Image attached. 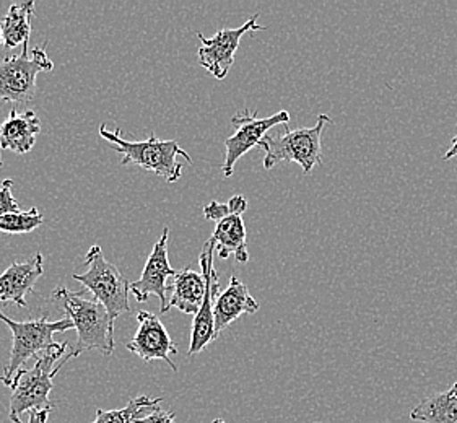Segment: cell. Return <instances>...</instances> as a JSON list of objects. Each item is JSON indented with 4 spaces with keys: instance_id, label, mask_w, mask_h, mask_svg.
Segmentation results:
<instances>
[{
    "instance_id": "obj_3",
    "label": "cell",
    "mask_w": 457,
    "mask_h": 423,
    "mask_svg": "<svg viewBox=\"0 0 457 423\" xmlns=\"http://www.w3.org/2000/svg\"><path fill=\"white\" fill-rule=\"evenodd\" d=\"M85 288L82 292H71L65 286H57L53 294L54 302H59L64 308L77 331V347L72 357L75 359L83 352L95 349L111 355L114 352V326L111 324L110 314L95 298L85 300Z\"/></svg>"
},
{
    "instance_id": "obj_31",
    "label": "cell",
    "mask_w": 457,
    "mask_h": 423,
    "mask_svg": "<svg viewBox=\"0 0 457 423\" xmlns=\"http://www.w3.org/2000/svg\"><path fill=\"white\" fill-rule=\"evenodd\" d=\"M318 423H320V422H318Z\"/></svg>"
},
{
    "instance_id": "obj_19",
    "label": "cell",
    "mask_w": 457,
    "mask_h": 423,
    "mask_svg": "<svg viewBox=\"0 0 457 423\" xmlns=\"http://www.w3.org/2000/svg\"><path fill=\"white\" fill-rule=\"evenodd\" d=\"M35 2H20L10 5L7 15L2 20L0 28L4 35V45L13 49L19 45H27L31 37V20L35 17Z\"/></svg>"
},
{
    "instance_id": "obj_6",
    "label": "cell",
    "mask_w": 457,
    "mask_h": 423,
    "mask_svg": "<svg viewBox=\"0 0 457 423\" xmlns=\"http://www.w3.org/2000/svg\"><path fill=\"white\" fill-rule=\"evenodd\" d=\"M83 264L88 266V270L85 274H73V278L80 282L87 292H92L93 298L106 308L111 324L114 326L120 314L130 311L128 278L120 274L118 267L104 259L98 245L88 249Z\"/></svg>"
},
{
    "instance_id": "obj_13",
    "label": "cell",
    "mask_w": 457,
    "mask_h": 423,
    "mask_svg": "<svg viewBox=\"0 0 457 423\" xmlns=\"http://www.w3.org/2000/svg\"><path fill=\"white\" fill-rule=\"evenodd\" d=\"M43 254L37 253L27 262H13L0 274V302L27 306V296L45 272Z\"/></svg>"
},
{
    "instance_id": "obj_11",
    "label": "cell",
    "mask_w": 457,
    "mask_h": 423,
    "mask_svg": "<svg viewBox=\"0 0 457 423\" xmlns=\"http://www.w3.org/2000/svg\"><path fill=\"white\" fill-rule=\"evenodd\" d=\"M138 329L136 336L126 344L128 350L136 353L145 363L154 360H163L170 369L178 371V367L170 355L178 353L170 334L166 331L165 324L150 311H137Z\"/></svg>"
},
{
    "instance_id": "obj_22",
    "label": "cell",
    "mask_w": 457,
    "mask_h": 423,
    "mask_svg": "<svg viewBox=\"0 0 457 423\" xmlns=\"http://www.w3.org/2000/svg\"><path fill=\"white\" fill-rule=\"evenodd\" d=\"M12 186H13L12 179H5L0 186V217L21 212L17 199L13 197V193H12Z\"/></svg>"
},
{
    "instance_id": "obj_14",
    "label": "cell",
    "mask_w": 457,
    "mask_h": 423,
    "mask_svg": "<svg viewBox=\"0 0 457 423\" xmlns=\"http://www.w3.org/2000/svg\"><path fill=\"white\" fill-rule=\"evenodd\" d=\"M259 308L261 306L257 303L256 298L249 294V288L238 277L231 276L228 286L217 296V302L213 306L217 337L231 322L237 321L243 314L257 313Z\"/></svg>"
},
{
    "instance_id": "obj_4",
    "label": "cell",
    "mask_w": 457,
    "mask_h": 423,
    "mask_svg": "<svg viewBox=\"0 0 457 423\" xmlns=\"http://www.w3.org/2000/svg\"><path fill=\"white\" fill-rule=\"evenodd\" d=\"M329 124H332L330 116L320 114L312 128L295 130L287 128L284 134H267L259 145L265 152V170H272L280 162H295L302 166L304 175H310L316 166L322 165L320 138Z\"/></svg>"
},
{
    "instance_id": "obj_24",
    "label": "cell",
    "mask_w": 457,
    "mask_h": 423,
    "mask_svg": "<svg viewBox=\"0 0 457 423\" xmlns=\"http://www.w3.org/2000/svg\"><path fill=\"white\" fill-rule=\"evenodd\" d=\"M134 423H176L173 412H166L163 409H155L152 414L140 417Z\"/></svg>"
},
{
    "instance_id": "obj_18",
    "label": "cell",
    "mask_w": 457,
    "mask_h": 423,
    "mask_svg": "<svg viewBox=\"0 0 457 423\" xmlns=\"http://www.w3.org/2000/svg\"><path fill=\"white\" fill-rule=\"evenodd\" d=\"M411 419L420 423H457V383L445 393L425 397L411 411Z\"/></svg>"
},
{
    "instance_id": "obj_28",
    "label": "cell",
    "mask_w": 457,
    "mask_h": 423,
    "mask_svg": "<svg viewBox=\"0 0 457 423\" xmlns=\"http://www.w3.org/2000/svg\"><path fill=\"white\" fill-rule=\"evenodd\" d=\"M212 423H227L225 422V420H221V419H215V420H213V422Z\"/></svg>"
},
{
    "instance_id": "obj_17",
    "label": "cell",
    "mask_w": 457,
    "mask_h": 423,
    "mask_svg": "<svg viewBox=\"0 0 457 423\" xmlns=\"http://www.w3.org/2000/svg\"><path fill=\"white\" fill-rule=\"evenodd\" d=\"M211 239L215 243V251L220 259H228L233 254L241 264H246L249 261L246 227L241 215H229L217 221Z\"/></svg>"
},
{
    "instance_id": "obj_27",
    "label": "cell",
    "mask_w": 457,
    "mask_h": 423,
    "mask_svg": "<svg viewBox=\"0 0 457 423\" xmlns=\"http://www.w3.org/2000/svg\"><path fill=\"white\" fill-rule=\"evenodd\" d=\"M457 157V134L456 137L453 138L451 140V147H449L448 152L445 153V157H443V160H453V158Z\"/></svg>"
},
{
    "instance_id": "obj_29",
    "label": "cell",
    "mask_w": 457,
    "mask_h": 423,
    "mask_svg": "<svg viewBox=\"0 0 457 423\" xmlns=\"http://www.w3.org/2000/svg\"><path fill=\"white\" fill-rule=\"evenodd\" d=\"M4 43V35H2V28H0V45Z\"/></svg>"
},
{
    "instance_id": "obj_2",
    "label": "cell",
    "mask_w": 457,
    "mask_h": 423,
    "mask_svg": "<svg viewBox=\"0 0 457 423\" xmlns=\"http://www.w3.org/2000/svg\"><path fill=\"white\" fill-rule=\"evenodd\" d=\"M69 349V344L62 342L57 344L54 349L43 353L37 360L35 367L29 369H19L17 375L10 383L12 397H10V420L13 423H21V415L33 411H45L54 409L49 401V393L53 391V377L59 373L69 360H72V353H69L65 360L55 365L62 359Z\"/></svg>"
},
{
    "instance_id": "obj_30",
    "label": "cell",
    "mask_w": 457,
    "mask_h": 423,
    "mask_svg": "<svg viewBox=\"0 0 457 423\" xmlns=\"http://www.w3.org/2000/svg\"><path fill=\"white\" fill-rule=\"evenodd\" d=\"M0 166H2V158H0Z\"/></svg>"
},
{
    "instance_id": "obj_12",
    "label": "cell",
    "mask_w": 457,
    "mask_h": 423,
    "mask_svg": "<svg viewBox=\"0 0 457 423\" xmlns=\"http://www.w3.org/2000/svg\"><path fill=\"white\" fill-rule=\"evenodd\" d=\"M168 236H170V230L165 228L162 238L156 241L155 246L152 249V254L146 259L142 276L130 284V294L136 296L138 303H145L148 296L155 294L162 304L160 313H165L166 304H168L166 280L170 277L176 276V270L170 264V258H168Z\"/></svg>"
},
{
    "instance_id": "obj_1",
    "label": "cell",
    "mask_w": 457,
    "mask_h": 423,
    "mask_svg": "<svg viewBox=\"0 0 457 423\" xmlns=\"http://www.w3.org/2000/svg\"><path fill=\"white\" fill-rule=\"evenodd\" d=\"M100 136L108 140L110 147L122 155V165H137L146 171L163 178L166 183H176L183 176V163L178 158L183 157L189 165L193 158L176 140H162L155 134L142 142L126 140L120 130H108L106 124H101Z\"/></svg>"
},
{
    "instance_id": "obj_7",
    "label": "cell",
    "mask_w": 457,
    "mask_h": 423,
    "mask_svg": "<svg viewBox=\"0 0 457 423\" xmlns=\"http://www.w3.org/2000/svg\"><path fill=\"white\" fill-rule=\"evenodd\" d=\"M54 69L45 47H35L28 53V43L21 53L10 55L0 64V102L28 103L37 93V77L39 72Z\"/></svg>"
},
{
    "instance_id": "obj_16",
    "label": "cell",
    "mask_w": 457,
    "mask_h": 423,
    "mask_svg": "<svg viewBox=\"0 0 457 423\" xmlns=\"http://www.w3.org/2000/svg\"><path fill=\"white\" fill-rule=\"evenodd\" d=\"M205 296V278L202 272L193 269H183L173 277V294L168 300L165 313L178 308L181 313L195 314L201 310Z\"/></svg>"
},
{
    "instance_id": "obj_5",
    "label": "cell",
    "mask_w": 457,
    "mask_h": 423,
    "mask_svg": "<svg viewBox=\"0 0 457 423\" xmlns=\"http://www.w3.org/2000/svg\"><path fill=\"white\" fill-rule=\"evenodd\" d=\"M0 321H4L12 332L9 365L5 367L4 377H0V381L7 386H10L12 379L25 361L31 357L39 359L43 353L54 349L57 345V342L53 341L55 332L75 329L73 322L69 318L51 322L47 321L46 314L39 319L20 322L10 319L9 316L0 311Z\"/></svg>"
},
{
    "instance_id": "obj_21",
    "label": "cell",
    "mask_w": 457,
    "mask_h": 423,
    "mask_svg": "<svg viewBox=\"0 0 457 423\" xmlns=\"http://www.w3.org/2000/svg\"><path fill=\"white\" fill-rule=\"evenodd\" d=\"M43 220L45 217L37 212V207H31L28 212H19V213L0 217V231L9 235H25L37 230Z\"/></svg>"
},
{
    "instance_id": "obj_25",
    "label": "cell",
    "mask_w": 457,
    "mask_h": 423,
    "mask_svg": "<svg viewBox=\"0 0 457 423\" xmlns=\"http://www.w3.org/2000/svg\"><path fill=\"white\" fill-rule=\"evenodd\" d=\"M229 209L235 215H243L247 209V201L245 195H233L228 201Z\"/></svg>"
},
{
    "instance_id": "obj_26",
    "label": "cell",
    "mask_w": 457,
    "mask_h": 423,
    "mask_svg": "<svg viewBox=\"0 0 457 423\" xmlns=\"http://www.w3.org/2000/svg\"><path fill=\"white\" fill-rule=\"evenodd\" d=\"M51 411L53 409H45V411H33L31 414H29V420L28 423H46L47 417L51 414Z\"/></svg>"
},
{
    "instance_id": "obj_23",
    "label": "cell",
    "mask_w": 457,
    "mask_h": 423,
    "mask_svg": "<svg viewBox=\"0 0 457 423\" xmlns=\"http://www.w3.org/2000/svg\"><path fill=\"white\" fill-rule=\"evenodd\" d=\"M229 215H235V213L229 209L228 203H217V201H212L209 205L204 207V217H205L207 220L215 221V223L223 220V219H227Z\"/></svg>"
},
{
    "instance_id": "obj_8",
    "label": "cell",
    "mask_w": 457,
    "mask_h": 423,
    "mask_svg": "<svg viewBox=\"0 0 457 423\" xmlns=\"http://www.w3.org/2000/svg\"><path fill=\"white\" fill-rule=\"evenodd\" d=\"M290 112L288 111H278L269 118H259L256 111L251 112L249 110L241 111L233 116V126L237 128L235 134L225 140V162H223V176L229 178L235 171V165L238 163L239 158L245 157L249 150L259 147L262 138L267 132L274 129L275 126L288 124Z\"/></svg>"
},
{
    "instance_id": "obj_15",
    "label": "cell",
    "mask_w": 457,
    "mask_h": 423,
    "mask_svg": "<svg viewBox=\"0 0 457 423\" xmlns=\"http://www.w3.org/2000/svg\"><path fill=\"white\" fill-rule=\"evenodd\" d=\"M41 120L35 111H10L9 118L0 124V148L25 155L37 144Z\"/></svg>"
},
{
    "instance_id": "obj_10",
    "label": "cell",
    "mask_w": 457,
    "mask_h": 423,
    "mask_svg": "<svg viewBox=\"0 0 457 423\" xmlns=\"http://www.w3.org/2000/svg\"><path fill=\"white\" fill-rule=\"evenodd\" d=\"M213 253H215V243L209 238V241H205L199 256L202 276L205 278V296H204L199 313L194 316L191 344L187 352L189 357L201 353L202 350L217 339L213 306L220 294V282L219 274L213 266Z\"/></svg>"
},
{
    "instance_id": "obj_9",
    "label": "cell",
    "mask_w": 457,
    "mask_h": 423,
    "mask_svg": "<svg viewBox=\"0 0 457 423\" xmlns=\"http://www.w3.org/2000/svg\"><path fill=\"white\" fill-rule=\"evenodd\" d=\"M259 15L247 20L245 25L239 28H221L215 37H205L197 33L202 46L199 47V64L213 75L217 80L227 79L231 65L235 62V54L238 51L241 37L251 31H262L265 27L257 25Z\"/></svg>"
},
{
    "instance_id": "obj_20",
    "label": "cell",
    "mask_w": 457,
    "mask_h": 423,
    "mask_svg": "<svg viewBox=\"0 0 457 423\" xmlns=\"http://www.w3.org/2000/svg\"><path fill=\"white\" fill-rule=\"evenodd\" d=\"M163 399H150L148 396H138L132 399L124 409L120 411H96V419L93 423H134L140 417H144L146 409H158Z\"/></svg>"
}]
</instances>
